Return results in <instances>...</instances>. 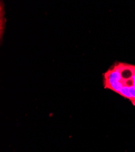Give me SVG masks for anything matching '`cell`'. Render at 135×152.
Segmentation results:
<instances>
[{
	"label": "cell",
	"instance_id": "cell-1",
	"mask_svg": "<svg viewBox=\"0 0 135 152\" xmlns=\"http://www.w3.org/2000/svg\"><path fill=\"white\" fill-rule=\"evenodd\" d=\"M103 85L135 106V65L116 62L103 74Z\"/></svg>",
	"mask_w": 135,
	"mask_h": 152
},
{
	"label": "cell",
	"instance_id": "cell-2",
	"mask_svg": "<svg viewBox=\"0 0 135 152\" xmlns=\"http://www.w3.org/2000/svg\"><path fill=\"white\" fill-rule=\"evenodd\" d=\"M3 2L1 1L0 3V38H1V42H2V38L5 31L6 20L5 18L4 6H3Z\"/></svg>",
	"mask_w": 135,
	"mask_h": 152
}]
</instances>
